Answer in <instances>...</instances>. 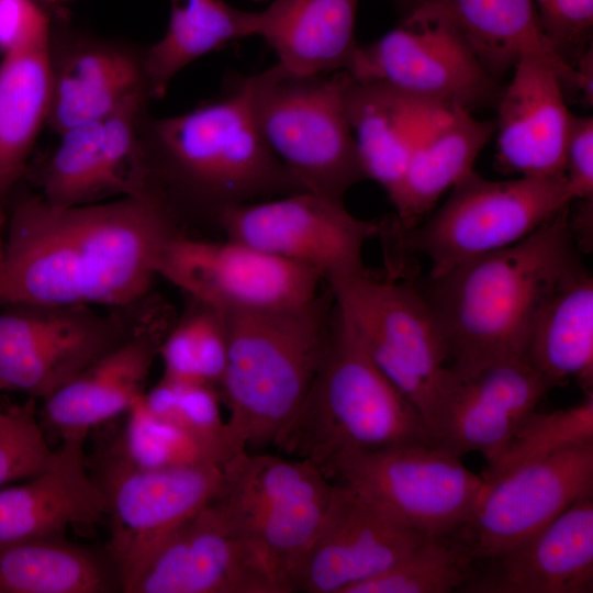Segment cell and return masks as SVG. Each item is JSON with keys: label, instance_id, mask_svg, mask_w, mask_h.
<instances>
[{"label": "cell", "instance_id": "obj_1", "mask_svg": "<svg viewBox=\"0 0 593 593\" xmlns=\"http://www.w3.org/2000/svg\"><path fill=\"white\" fill-rule=\"evenodd\" d=\"M177 216L156 189L76 206L20 194L4 239L0 304H135L157 277L161 249L178 234Z\"/></svg>", "mask_w": 593, "mask_h": 593}, {"label": "cell", "instance_id": "obj_2", "mask_svg": "<svg viewBox=\"0 0 593 593\" xmlns=\"http://www.w3.org/2000/svg\"><path fill=\"white\" fill-rule=\"evenodd\" d=\"M570 206L518 243L427 277L418 288L458 378L524 358L540 310L584 267L570 226Z\"/></svg>", "mask_w": 593, "mask_h": 593}, {"label": "cell", "instance_id": "obj_3", "mask_svg": "<svg viewBox=\"0 0 593 593\" xmlns=\"http://www.w3.org/2000/svg\"><path fill=\"white\" fill-rule=\"evenodd\" d=\"M142 139L153 186L179 213L216 217L234 205L303 191L260 134L248 76L181 114L147 112Z\"/></svg>", "mask_w": 593, "mask_h": 593}, {"label": "cell", "instance_id": "obj_4", "mask_svg": "<svg viewBox=\"0 0 593 593\" xmlns=\"http://www.w3.org/2000/svg\"><path fill=\"white\" fill-rule=\"evenodd\" d=\"M226 363L217 384L236 452L273 445L303 403L324 359L334 301L317 296L286 309L222 313Z\"/></svg>", "mask_w": 593, "mask_h": 593}, {"label": "cell", "instance_id": "obj_5", "mask_svg": "<svg viewBox=\"0 0 593 593\" xmlns=\"http://www.w3.org/2000/svg\"><path fill=\"white\" fill-rule=\"evenodd\" d=\"M416 441H433L423 417L371 360L334 305L322 365L272 447L312 462L328 478L345 457Z\"/></svg>", "mask_w": 593, "mask_h": 593}, {"label": "cell", "instance_id": "obj_6", "mask_svg": "<svg viewBox=\"0 0 593 593\" xmlns=\"http://www.w3.org/2000/svg\"><path fill=\"white\" fill-rule=\"evenodd\" d=\"M257 126L300 190L344 201L365 180L347 115V71L299 74L275 64L248 76Z\"/></svg>", "mask_w": 593, "mask_h": 593}, {"label": "cell", "instance_id": "obj_7", "mask_svg": "<svg viewBox=\"0 0 593 593\" xmlns=\"http://www.w3.org/2000/svg\"><path fill=\"white\" fill-rule=\"evenodd\" d=\"M327 284L339 315L430 432L456 376L419 289L393 278H376L367 269Z\"/></svg>", "mask_w": 593, "mask_h": 593}, {"label": "cell", "instance_id": "obj_8", "mask_svg": "<svg viewBox=\"0 0 593 593\" xmlns=\"http://www.w3.org/2000/svg\"><path fill=\"white\" fill-rule=\"evenodd\" d=\"M222 472L214 503L266 560L284 593L295 592L335 482L307 460L262 451L232 455Z\"/></svg>", "mask_w": 593, "mask_h": 593}, {"label": "cell", "instance_id": "obj_9", "mask_svg": "<svg viewBox=\"0 0 593 593\" xmlns=\"http://www.w3.org/2000/svg\"><path fill=\"white\" fill-rule=\"evenodd\" d=\"M111 439L100 441L87 459L107 501L105 547L119 570L122 592L132 593L168 538L217 496L223 472L219 463L141 468Z\"/></svg>", "mask_w": 593, "mask_h": 593}, {"label": "cell", "instance_id": "obj_10", "mask_svg": "<svg viewBox=\"0 0 593 593\" xmlns=\"http://www.w3.org/2000/svg\"><path fill=\"white\" fill-rule=\"evenodd\" d=\"M571 202L564 177L491 180L473 170L427 220L392 231L403 249L428 259V277H437L518 243Z\"/></svg>", "mask_w": 593, "mask_h": 593}, {"label": "cell", "instance_id": "obj_11", "mask_svg": "<svg viewBox=\"0 0 593 593\" xmlns=\"http://www.w3.org/2000/svg\"><path fill=\"white\" fill-rule=\"evenodd\" d=\"M142 301L101 314L90 305H12L0 314V392L44 400L126 340L154 312Z\"/></svg>", "mask_w": 593, "mask_h": 593}, {"label": "cell", "instance_id": "obj_12", "mask_svg": "<svg viewBox=\"0 0 593 593\" xmlns=\"http://www.w3.org/2000/svg\"><path fill=\"white\" fill-rule=\"evenodd\" d=\"M347 72L358 81L470 112L496 103L502 90L457 26L426 4L403 11L394 29L358 45Z\"/></svg>", "mask_w": 593, "mask_h": 593}, {"label": "cell", "instance_id": "obj_13", "mask_svg": "<svg viewBox=\"0 0 593 593\" xmlns=\"http://www.w3.org/2000/svg\"><path fill=\"white\" fill-rule=\"evenodd\" d=\"M328 478L370 497L424 537L455 534L470 518L486 483L461 457L433 441L355 454Z\"/></svg>", "mask_w": 593, "mask_h": 593}, {"label": "cell", "instance_id": "obj_14", "mask_svg": "<svg viewBox=\"0 0 593 593\" xmlns=\"http://www.w3.org/2000/svg\"><path fill=\"white\" fill-rule=\"evenodd\" d=\"M226 238L309 267L327 282L365 270L363 248L379 221L351 214L344 201L311 191L244 203L215 217Z\"/></svg>", "mask_w": 593, "mask_h": 593}, {"label": "cell", "instance_id": "obj_15", "mask_svg": "<svg viewBox=\"0 0 593 593\" xmlns=\"http://www.w3.org/2000/svg\"><path fill=\"white\" fill-rule=\"evenodd\" d=\"M156 273L220 313L292 307L317 298L315 270L244 243L176 234L161 249Z\"/></svg>", "mask_w": 593, "mask_h": 593}, {"label": "cell", "instance_id": "obj_16", "mask_svg": "<svg viewBox=\"0 0 593 593\" xmlns=\"http://www.w3.org/2000/svg\"><path fill=\"white\" fill-rule=\"evenodd\" d=\"M588 496H593V440L523 463L488 482L470 518L454 535L475 563L491 560Z\"/></svg>", "mask_w": 593, "mask_h": 593}, {"label": "cell", "instance_id": "obj_17", "mask_svg": "<svg viewBox=\"0 0 593 593\" xmlns=\"http://www.w3.org/2000/svg\"><path fill=\"white\" fill-rule=\"evenodd\" d=\"M147 104L135 102L58 135L32 171L40 195L54 206H76L155 190L142 139Z\"/></svg>", "mask_w": 593, "mask_h": 593}, {"label": "cell", "instance_id": "obj_18", "mask_svg": "<svg viewBox=\"0 0 593 593\" xmlns=\"http://www.w3.org/2000/svg\"><path fill=\"white\" fill-rule=\"evenodd\" d=\"M425 538L376 501L335 482L295 592L348 593L387 571Z\"/></svg>", "mask_w": 593, "mask_h": 593}, {"label": "cell", "instance_id": "obj_19", "mask_svg": "<svg viewBox=\"0 0 593 593\" xmlns=\"http://www.w3.org/2000/svg\"><path fill=\"white\" fill-rule=\"evenodd\" d=\"M132 593H284L261 555L210 502L161 546Z\"/></svg>", "mask_w": 593, "mask_h": 593}, {"label": "cell", "instance_id": "obj_20", "mask_svg": "<svg viewBox=\"0 0 593 593\" xmlns=\"http://www.w3.org/2000/svg\"><path fill=\"white\" fill-rule=\"evenodd\" d=\"M53 21L46 125L56 134L149 101L143 48L74 31Z\"/></svg>", "mask_w": 593, "mask_h": 593}, {"label": "cell", "instance_id": "obj_21", "mask_svg": "<svg viewBox=\"0 0 593 593\" xmlns=\"http://www.w3.org/2000/svg\"><path fill=\"white\" fill-rule=\"evenodd\" d=\"M549 390L525 358L496 362L466 378L456 376L432 427L433 443L458 457L479 452L488 462Z\"/></svg>", "mask_w": 593, "mask_h": 593}, {"label": "cell", "instance_id": "obj_22", "mask_svg": "<svg viewBox=\"0 0 593 593\" xmlns=\"http://www.w3.org/2000/svg\"><path fill=\"white\" fill-rule=\"evenodd\" d=\"M555 67L523 55L497 104L495 164L518 177H564V150L573 113Z\"/></svg>", "mask_w": 593, "mask_h": 593}, {"label": "cell", "instance_id": "obj_23", "mask_svg": "<svg viewBox=\"0 0 593 593\" xmlns=\"http://www.w3.org/2000/svg\"><path fill=\"white\" fill-rule=\"evenodd\" d=\"M460 592L592 593L593 496L511 551L482 562Z\"/></svg>", "mask_w": 593, "mask_h": 593}, {"label": "cell", "instance_id": "obj_24", "mask_svg": "<svg viewBox=\"0 0 593 593\" xmlns=\"http://www.w3.org/2000/svg\"><path fill=\"white\" fill-rule=\"evenodd\" d=\"M167 333L166 320L155 311L126 340L42 400L44 430L51 428L61 440L87 438L93 428L126 414L145 393Z\"/></svg>", "mask_w": 593, "mask_h": 593}, {"label": "cell", "instance_id": "obj_25", "mask_svg": "<svg viewBox=\"0 0 593 593\" xmlns=\"http://www.w3.org/2000/svg\"><path fill=\"white\" fill-rule=\"evenodd\" d=\"M87 438L63 439L49 465L22 484L0 489V541L65 538L107 516L105 496L85 454Z\"/></svg>", "mask_w": 593, "mask_h": 593}, {"label": "cell", "instance_id": "obj_26", "mask_svg": "<svg viewBox=\"0 0 593 593\" xmlns=\"http://www.w3.org/2000/svg\"><path fill=\"white\" fill-rule=\"evenodd\" d=\"M403 11L419 4L441 11L461 32L488 72L500 81L526 54L557 70L566 96L592 100V80L567 65L544 34L534 0H392Z\"/></svg>", "mask_w": 593, "mask_h": 593}, {"label": "cell", "instance_id": "obj_27", "mask_svg": "<svg viewBox=\"0 0 593 593\" xmlns=\"http://www.w3.org/2000/svg\"><path fill=\"white\" fill-rule=\"evenodd\" d=\"M495 133V123L478 120L459 107L440 108L429 119L409 158L393 201L398 230H410L438 200L474 170V163Z\"/></svg>", "mask_w": 593, "mask_h": 593}, {"label": "cell", "instance_id": "obj_28", "mask_svg": "<svg viewBox=\"0 0 593 593\" xmlns=\"http://www.w3.org/2000/svg\"><path fill=\"white\" fill-rule=\"evenodd\" d=\"M346 108L365 178L378 183L393 203L419 134L445 107L350 76Z\"/></svg>", "mask_w": 593, "mask_h": 593}, {"label": "cell", "instance_id": "obj_29", "mask_svg": "<svg viewBox=\"0 0 593 593\" xmlns=\"http://www.w3.org/2000/svg\"><path fill=\"white\" fill-rule=\"evenodd\" d=\"M360 0H271L256 11V35L277 64L299 74L347 71L358 47Z\"/></svg>", "mask_w": 593, "mask_h": 593}, {"label": "cell", "instance_id": "obj_30", "mask_svg": "<svg viewBox=\"0 0 593 593\" xmlns=\"http://www.w3.org/2000/svg\"><path fill=\"white\" fill-rule=\"evenodd\" d=\"M524 358L550 389L574 379L593 393V278L581 268L540 310Z\"/></svg>", "mask_w": 593, "mask_h": 593}, {"label": "cell", "instance_id": "obj_31", "mask_svg": "<svg viewBox=\"0 0 593 593\" xmlns=\"http://www.w3.org/2000/svg\"><path fill=\"white\" fill-rule=\"evenodd\" d=\"M49 40L7 54L0 63V209L26 175L30 154L47 121Z\"/></svg>", "mask_w": 593, "mask_h": 593}, {"label": "cell", "instance_id": "obj_32", "mask_svg": "<svg viewBox=\"0 0 593 593\" xmlns=\"http://www.w3.org/2000/svg\"><path fill=\"white\" fill-rule=\"evenodd\" d=\"M122 592L107 547L66 538L0 541V593Z\"/></svg>", "mask_w": 593, "mask_h": 593}, {"label": "cell", "instance_id": "obj_33", "mask_svg": "<svg viewBox=\"0 0 593 593\" xmlns=\"http://www.w3.org/2000/svg\"><path fill=\"white\" fill-rule=\"evenodd\" d=\"M255 35V11L224 0H170L163 37L143 48L150 98H163L174 78L194 60Z\"/></svg>", "mask_w": 593, "mask_h": 593}, {"label": "cell", "instance_id": "obj_34", "mask_svg": "<svg viewBox=\"0 0 593 593\" xmlns=\"http://www.w3.org/2000/svg\"><path fill=\"white\" fill-rule=\"evenodd\" d=\"M474 569L473 558L454 534L426 537L387 571L348 593L460 592Z\"/></svg>", "mask_w": 593, "mask_h": 593}, {"label": "cell", "instance_id": "obj_35", "mask_svg": "<svg viewBox=\"0 0 593 593\" xmlns=\"http://www.w3.org/2000/svg\"><path fill=\"white\" fill-rule=\"evenodd\" d=\"M165 336L159 348L167 379L216 388L226 363L227 337L222 313L198 303Z\"/></svg>", "mask_w": 593, "mask_h": 593}, {"label": "cell", "instance_id": "obj_36", "mask_svg": "<svg viewBox=\"0 0 593 593\" xmlns=\"http://www.w3.org/2000/svg\"><path fill=\"white\" fill-rule=\"evenodd\" d=\"M589 440H593V393L567 409L530 413L481 474L488 483L523 463Z\"/></svg>", "mask_w": 593, "mask_h": 593}, {"label": "cell", "instance_id": "obj_37", "mask_svg": "<svg viewBox=\"0 0 593 593\" xmlns=\"http://www.w3.org/2000/svg\"><path fill=\"white\" fill-rule=\"evenodd\" d=\"M219 400L214 387L165 377L144 394V402L152 413L188 433L215 462L222 465L236 451L226 422L221 421Z\"/></svg>", "mask_w": 593, "mask_h": 593}, {"label": "cell", "instance_id": "obj_38", "mask_svg": "<svg viewBox=\"0 0 593 593\" xmlns=\"http://www.w3.org/2000/svg\"><path fill=\"white\" fill-rule=\"evenodd\" d=\"M113 439L123 456L141 468L217 463L188 433L152 413L144 394L127 411L124 428Z\"/></svg>", "mask_w": 593, "mask_h": 593}, {"label": "cell", "instance_id": "obj_39", "mask_svg": "<svg viewBox=\"0 0 593 593\" xmlns=\"http://www.w3.org/2000/svg\"><path fill=\"white\" fill-rule=\"evenodd\" d=\"M54 452L40 422L35 399L0 409V486L40 473Z\"/></svg>", "mask_w": 593, "mask_h": 593}, {"label": "cell", "instance_id": "obj_40", "mask_svg": "<svg viewBox=\"0 0 593 593\" xmlns=\"http://www.w3.org/2000/svg\"><path fill=\"white\" fill-rule=\"evenodd\" d=\"M544 34L557 55L577 69L592 52L593 0H534Z\"/></svg>", "mask_w": 593, "mask_h": 593}, {"label": "cell", "instance_id": "obj_41", "mask_svg": "<svg viewBox=\"0 0 593 593\" xmlns=\"http://www.w3.org/2000/svg\"><path fill=\"white\" fill-rule=\"evenodd\" d=\"M52 26L48 11L36 0H0V54L48 41Z\"/></svg>", "mask_w": 593, "mask_h": 593}, {"label": "cell", "instance_id": "obj_42", "mask_svg": "<svg viewBox=\"0 0 593 593\" xmlns=\"http://www.w3.org/2000/svg\"><path fill=\"white\" fill-rule=\"evenodd\" d=\"M563 176L572 201L593 202V119L573 114Z\"/></svg>", "mask_w": 593, "mask_h": 593}, {"label": "cell", "instance_id": "obj_43", "mask_svg": "<svg viewBox=\"0 0 593 593\" xmlns=\"http://www.w3.org/2000/svg\"><path fill=\"white\" fill-rule=\"evenodd\" d=\"M4 221H5L4 209H0V270H1L2 259H3L4 239L2 237V228L4 225Z\"/></svg>", "mask_w": 593, "mask_h": 593}, {"label": "cell", "instance_id": "obj_44", "mask_svg": "<svg viewBox=\"0 0 593 593\" xmlns=\"http://www.w3.org/2000/svg\"><path fill=\"white\" fill-rule=\"evenodd\" d=\"M42 1H44L46 3H49V4H55V3H58V2L64 1V0H42Z\"/></svg>", "mask_w": 593, "mask_h": 593}]
</instances>
